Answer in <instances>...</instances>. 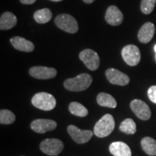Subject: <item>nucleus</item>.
Returning a JSON list of instances; mask_svg holds the SVG:
<instances>
[{
	"label": "nucleus",
	"instance_id": "obj_1",
	"mask_svg": "<svg viewBox=\"0 0 156 156\" xmlns=\"http://www.w3.org/2000/svg\"><path fill=\"white\" fill-rule=\"evenodd\" d=\"M92 82L93 78L89 74L83 73L75 77L66 80L64 82V86L69 91L80 92L88 88Z\"/></svg>",
	"mask_w": 156,
	"mask_h": 156
},
{
	"label": "nucleus",
	"instance_id": "obj_2",
	"mask_svg": "<svg viewBox=\"0 0 156 156\" xmlns=\"http://www.w3.org/2000/svg\"><path fill=\"white\" fill-rule=\"evenodd\" d=\"M114 127L115 122L114 117L112 115L107 114L95 124L93 133L98 137H106L112 133Z\"/></svg>",
	"mask_w": 156,
	"mask_h": 156
},
{
	"label": "nucleus",
	"instance_id": "obj_3",
	"mask_svg": "<svg viewBox=\"0 0 156 156\" xmlns=\"http://www.w3.org/2000/svg\"><path fill=\"white\" fill-rule=\"evenodd\" d=\"M31 103L37 108L44 111H51L55 108V98L48 93H38L32 98Z\"/></svg>",
	"mask_w": 156,
	"mask_h": 156
},
{
	"label": "nucleus",
	"instance_id": "obj_4",
	"mask_svg": "<svg viewBox=\"0 0 156 156\" xmlns=\"http://www.w3.org/2000/svg\"><path fill=\"white\" fill-rule=\"evenodd\" d=\"M54 23L58 28L69 34H75L78 30L77 20L70 15H58L54 20Z\"/></svg>",
	"mask_w": 156,
	"mask_h": 156
},
{
	"label": "nucleus",
	"instance_id": "obj_5",
	"mask_svg": "<svg viewBox=\"0 0 156 156\" xmlns=\"http://www.w3.org/2000/svg\"><path fill=\"white\" fill-rule=\"evenodd\" d=\"M40 149L46 155L55 156L62 153L64 149V143L56 138H48L41 142Z\"/></svg>",
	"mask_w": 156,
	"mask_h": 156
},
{
	"label": "nucleus",
	"instance_id": "obj_6",
	"mask_svg": "<svg viewBox=\"0 0 156 156\" xmlns=\"http://www.w3.org/2000/svg\"><path fill=\"white\" fill-rule=\"evenodd\" d=\"M122 56L124 61L132 67L137 65L141 58V54L139 48L132 44L127 45L122 48Z\"/></svg>",
	"mask_w": 156,
	"mask_h": 156
},
{
	"label": "nucleus",
	"instance_id": "obj_7",
	"mask_svg": "<svg viewBox=\"0 0 156 156\" xmlns=\"http://www.w3.org/2000/svg\"><path fill=\"white\" fill-rule=\"evenodd\" d=\"M79 57L89 69L94 71L99 67L100 58L98 54L94 51L89 48L82 51L79 54Z\"/></svg>",
	"mask_w": 156,
	"mask_h": 156
},
{
	"label": "nucleus",
	"instance_id": "obj_8",
	"mask_svg": "<svg viewBox=\"0 0 156 156\" xmlns=\"http://www.w3.org/2000/svg\"><path fill=\"white\" fill-rule=\"evenodd\" d=\"M132 112L140 119L148 120L151 116V111L148 105L140 99H134L130 103Z\"/></svg>",
	"mask_w": 156,
	"mask_h": 156
},
{
	"label": "nucleus",
	"instance_id": "obj_9",
	"mask_svg": "<svg viewBox=\"0 0 156 156\" xmlns=\"http://www.w3.org/2000/svg\"><path fill=\"white\" fill-rule=\"evenodd\" d=\"M67 131L74 141L78 144L86 143L92 138L93 134V132L90 130L80 129L75 125H69Z\"/></svg>",
	"mask_w": 156,
	"mask_h": 156
},
{
	"label": "nucleus",
	"instance_id": "obj_10",
	"mask_svg": "<svg viewBox=\"0 0 156 156\" xmlns=\"http://www.w3.org/2000/svg\"><path fill=\"white\" fill-rule=\"evenodd\" d=\"M29 74L33 77L39 80H48L55 77L57 74L54 68L36 66L31 67L29 70Z\"/></svg>",
	"mask_w": 156,
	"mask_h": 156
},
{
	"label": "nucleus",
	"instance_id": "obj_11",
	"mask_svg": "<svg viewBox=\"0 0 156 156\" xmlns=\"http://www.w3.org/2000/svg\"><path fill=\"white\" fill-rule=\"evenodd\" d=\"M56 122L51 119H38L33 121L30 124V128L37 133L44 134L46 132L52 131L55 129Z\"/></svg>",
	"mask_w": 156,
	"mask_h": 156
},
{
	"label": "nucleus",
	"instance_id": "obj_12",
	"mask_svg": "<svg viewBox=\"0 0 156 156\" xmlns=\"http://www.w3.org/2000/svg\"><path fill=\"white\" fill-rule=\"evenodd\" d=\"M106 77L107 80L113 85L124 86L129 83V77L126 74L114 68H111L106 70Z\"/></svg>",
	"mask_w": 156,
	"mask_h": 156
},
{
	"label": "nucleus",
	"instance_id": "obj_13",
	"mask_svg": "<svg viewBox=\"0 0 156 156\" xmlns=\"http://www.w3.org/2000/svg\"><path fill=\"white\" fill-rule=\"evenodd\" d=\"M105 20L108 24L113 26H117L122 24L124 20V15L118 7L112 5L107 9L105 15Z\"/></svg>",
	"mask_w": 156,
	"mask_h": 156
},
{
	"label": "nucleus",
	"instance_id": "obj_14",
	"mask_svg": "<svg viewBox=\"0 0 156 156\" xmlns=\"http://www.w3.org/2000/svg\"><path fill=\"white\" fill-rule=\"evenodd\" d=\"M155 34V25L151 22L145 23L138 32L137 37L142 44H147L152 40Z\"/></svg>",
	"mask_w": 156,
	"mask_h": 156
},
{
	"label": "nucleus",
	"instance_id": "obj_15",
	"mask_svg": "<svg viewBox=\"0 0 156 156\" xmlns=\"http://www.w3.org/2000/svg\"><path fill=\"white\" fill-rule=\"evenodd\" d=\"M10 43L15 49L24 52H31L34 50L35 46L31 41L23 37L15 36L10 39Z\"/></svg>",
	"mask_w": 156,
	"mask_h": 156
},
{
	"label": "nucleus",
	"instance_id": "obj_16",
	"mask_svg": "<svg viewBox=\"0 0 156 156\" xmlns=\"http://www.w3.org/2000/svg\"><path fill=\"white\" fill-rule=\"evenodd\" d=\"M109 151L114 156H132L129 146L123 142H114L109 146Z\"/></svg>",
	"mask_w": 156,
	"mask_h": 156
},
{
	"label": "nucleus",
	"instance_id": "obj_17",
	"mask_svg": "<svg viewBox=\"0 0 156 156\" xmlns=\"http://www.w3.org/2000/svg\"><path fill=\"white\" fill-rule=\"evenodd\" d=\"M17 20L15 15L10 12H6L0 17V29L2 30H9L17 25Z\"/></svg>",
	"mask_w": 156,
	"mask_h": 156
},
{
	"label": "nucleus",
	"instance_id": "obj_18",
	"mask_svg": "<svg viewBox=\"0 0 156 156\" xmlns=\"http://www.w3.org/2000/svg\"><path fill=\"white\" fill-rule=\"evenodd\" d=\"M97 103L103 107L114 108L117 106L116 101L112 95L106 93H101L97 95Z\"/></svg>",
	"mask_w": 156,
	"mask_h": 156
},
{
	"label": "nucleus",
	"instance_id": "obj_19",
	"mask_svg": "<svg viewBox=\"0 0 156 156\" xmlns=\"http://www.w3.org/2000/svg\"><path fill=\"white\" fill-rule=\"evenodd\" d=\"M142 150L147 155H156V140L150 136H145L141 141Z\"/></svg>",
	"mask_w": 156,
	"mask_h": 156
},
{
	"label": "nucleus",
	"instance_id": "obj_20",
	"mask_svg": "<svg viewBox=\"0 0 156 156\" xmlns=\"http://www.w3.org/2000/svg\"><path fill=\"white\" fill-rule=\"evenodd\" d=\"M34 17L36 23H40V24H45L51 20L52 17V12L49 9L44 8L36 11Z\"/></svg>",
	"mask_w": 156,
	"mask_h": 156
},
{
	"label": "nucleus",
	"instance_id": "obj_21",
	"mask_svg": "<svg viewBox=\"0 0 156 156\" xmlns=\"http://www.w3.org/2000/svg\"><path fill=\"white\" fill-rule=\"evenodd\" d=\"M69 111L72 114L80 117H85L88 114V111L83 105L78 102H72L69 105Z\"/></svg>",
	"mask_w": 156,
	"mask_h": 156
},
{
	"label": "nucleus",
	"instance_id": "obj_22",
	"mask_svg": "<svg viewBox=\"0 0 156 156\" xmlns=\"http://www.w3.org/2000/svg\"><path fill=\"white\" fill-rule=\"evenodd\" d=\"M121 132L128 134H133L136 131V126L135 122L132 119H126L121 123L119 126Z\"/></svg>",
	"mask_w": 156,
	"mask_h": 156
},
{
	"label": "nucleus",
	"instance_id": "obj_23",
	"mask_svg": "<svg viewBox=\"0 0 156 156\" xmlns=\"http://www.w3.org/2000/svg\"><path fill=\"white\" fill-rule=\"evenodd\" d=\"M15 121V116L9 110L2 109L0 112V123L2 124H11Z\"/></svg>",
	"mask_w": 156,
	"mask_h": 156
},
{
	"label": "nucleus",
	"instance_id": "obj_24",
	"mask_svg": "<svg viewBox=\"0 0 156 156\" xmlns=\"http://www.w3.org/2000/svg\"><path fill=\"white\" fill-rule=\"evenodd\" d=\"M156 0H142L140 9L144 14L149 15L153 11Z\"/></svg>",
	"mask_w": 156,
	"mask_h": 156
},
{
	"label": "nucleus",
	"instance_id": "obj_25",
	"mask_svg": "<svg viewBox=\"0 0 156 156\" xmlns=\"http://www.w3.org/2000/svg\"><path fill=\"white\" fill-rule=\"evenodd\" d=\"M147 95L150 100L156 104V85H153L148 89Z\"/></svg>",
	"mask_w": 156,
	"mask_h": 156
},
{
	"label": "nucleus",
	"instance_id": "obj_26",
	"mask_svg": "<svg viewBox=\"0 0 156 156\" xmlns=\"http://www.w3.org/2000/svg\"><path fill=\"white\" fill-rule=\"evenodd\" d=\"M20 1L23 5H32V4L36 2V0H20Z\"/></svg>",
	"mask_w": 156,
	"mask_h": 156
},
{
	"label": "nucleus",
	"instance_id": "obj_27",
	"mask_svg": "<svg viewBox=\"0 0 156 156\" xmlns=\"http://www.w3.org/2000/svg\"><path fill=\"white\" fill-rule=\"evenodd\" d=\"M83 1L86 4H91V3H93L95 0H83Z\"/></svg>",
	"mask_w": 156,
	"mask_h": 156
},
{
	"label": "nucleus",
	"instance_id": "obj_28",
	"mask_svg": "<svg viewBox=\"0 0 156 156\" xmlns=\"http://www.w3.org/2000/svg\"><path fill=\"white\" fill-rule=\"evenodd\" d=\"M50 1H52V2H61L62 0H50Z\"/></svg>",
	"mask_w": 156,
	"mask_h": 156
},
{
	"label": "nucleus",
	"instance_id": "obj_29",
	"mask_svg": "<svg viewBox=\"0 0 156 156\" xmlns=\"http://www.w3.org/2000/svg\"><path fill=\"white\" fill-rule=\"evenodd\" d=\"M154 50H155V53H156V44H155V46H154Z\"/></svg>",
	"mask_w": 156,
	"mask_h": 156
},
{
	"label": "nucleus",
	"instance_id": "obj_30",
	"mask_svg": "<svg viewBox=\"0 0 156 156\" xmlns=\"http://www.w3.org/2000/svg\"><path fill=\"white\" fill-rule=\"evenodd\" d=\"M155 58H156V56H155Z\"/></svg>",
	"mask_w": 156,
	"mask_h": 156
}]
</instances>
